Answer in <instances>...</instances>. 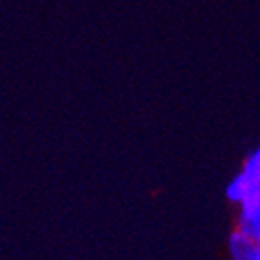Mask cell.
<instances>
[{
  "instance_id": "6da1fadb",
  "label": "cell",
  "mask_w": 260,
  "mask_h": 260,
  "mask_svg": "<svg viewBox=\"0 0 260 260\" xmlns=\"http://www.w3.org/2000/svg\"><path fill=\"white\" fill-rule=\"evenodd\" d=\"M237 230L260 242V184L253 186L246 199L240 202Z\"/></svg>"
},
{
  "instance_id": "8992f818",
  "label": "cell",
  "mask_w": 260,
  "mask_h": 260,
  "mask_svg": "<svg viewBox=\"0 0 260 260\" xmlns=\"http://www.w3.org/2000/svg\"><path fill=\"white\" fill-rule=\"evenodd\" d=\"M258 244H260V242H258Z\"/></svg>"
},
{
  "instance_id": "7a4b0ae2",
  "label": "cell",
  "mask_w": 260,
  "mask_h": 260,
  "mask_svg": "<svg viewBox=\"0 0 260 260\" xmlns=\"http://www.w3.org/2000/svg\"><path fill=\"white\" fill-rule=\"evenodd\" d=\"M256 249H258V242L240 230H235L228 239V251L231 260H255Z\"/></svg>"
},
{
  "instance_id": "277c9868",
  "label": "cell",
  "mask_w": 260,
  "mask_h": 260,
  "mask_svg": "<svg viewBox=\"0 0 260 260\" xmlns=\"http://www.w3.org/2000/svg\"><path fill=\"white\" fill-rule=\"evenodd\" d=\"M240 173L247 178V182L251 184V186L260 184V146L246 158Z\"/></svg>"
},
{
  "instance_id": "3957f363",
  "label": "cell",
  "mask_w": 260,
  "mask_h": 260,
  "mask_svg": "<svg viewBox=\"0 0 260 260\" xmlns=\"http://www.w3.org/2000/svg\"><path fill=\"white\" fill-rule=\"evenodd\" d=\"M251 187L253 186L247 182V178L244 177L242 173H239L230 184H228V187H225V197H228V200L235 202V204H240V202L246 199V195L249 193Z\"/></svg>"
},
{
  "instance_id": "5b68a950",
  "label": "cell",
  "mask_w": 260,
  "mask_h": 260,
  "mask_svg": "<svg viewBox=\"0 0 260 260\" xmlns=\"http://www.w3.org/2000/svg\"><path fill=\"white\" fill-rule=\"evenodd\" d=\"M255 260H260V244H258V249H256V253H255Z\"/></svg>"
}]
</instances>
